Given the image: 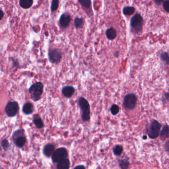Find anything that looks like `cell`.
<instances>
[{
    "mask_svg": "<svg viewBox=\"0 0 169 169\" xmlns=\"http://www.w3.org/2000/svg\"><path fill=\"white\" fill-rule=\"evenodd\" d=\"M144 23V19L140 14H134L131 17L130 21L131 32L135 34H139L142 33Z\"/></svg>",
    "mask_w": 169,
    "mask_h": 169,
    "instance_id": "6da1fadb",
    "label": "cell"
},
{
    "mask_svg": "<svg viewBox=\"0 0 169 169\" xmlns=\"http://www.w3.org/2000/svg\"><path fill=\"white\" fill-rule=\"evenodd\" d=\"M78 104L81 111L82 120L84 122L89 121L90 119V107L87 100L83 97H80Z\"/></svg>",
    "mask_w": 169,
    "mask_h": 169,
    "instance_id": "7a4b0ae2",
    "label": "cell"
},
{
    "mask_svg": "<svg viewBox=\"0 0 169 169\" xmlns=\"http://www.w3.org/2000/svg\"><path fill=\"white\" fill-rule=\"evenodd\" d=\"M161 127V124L158 121L153 119L146 127L148 136L151 139H155L158 137Z\"/></svg>",
    "mask_w": 169,
    "mask_h": 169,
    "instance_id": "3957f363",
    "label": "cell"
},
{
    "mask_svg": "<svg viewBox=\"0 0 169 169\" xmlns=\"http://www.w3.org/2000/svg\"><path fill=\"white\" fill-rule=\"evenodd\" d=\"M44 86L41 82L37 83L32 84L29 89L31 98L34 101H37L41 98Z\"/></svg>",
    "mask_w": 169,
    "mask_h": 169,
    "instance_id": "277c9868",
    "label": "cell"
},
{
    "mask_svg": "<svg viewBox=\"0 0 169 169\" xmlns=\"http://www.w3.org/2000/svg\"><path fill=\"white\" fill-rule=\"evenodd\" d=\"M12 138L14 144L18 148L23 147L26 142V138L24 131L22 129L15 131L12 134Z\"/></svg>",
    "mask_w": 169,
    "mask_h": 169,
    "instance_id": "5b68a950",
    "label": "cell"
},
{
    "mask_svg": "<svg viewBox=\"0 0 169 169\" xmlns=\"http://www.w3.org/2000/svg\"><path fill=\"white\" fill-rule=\"evenodd\" d=\"M137 101L138 98L135 94L133 93L127 94L124 98V106L128 110H133L136 106Z\"/></svg>",
    "mask_w": 169,
    "mask_h": 169,
    "instance_id": "8992f818",
    "label": "cell"
},
{
    "mask_svg": "<svg viewBox=\"0 0 169 169\" xmlns=\"http://www.w3.org/2000/svg\"><path fill=\"white\" fill-rule=\"evenodd\" d=\"M68 152L66 148L60 147L55 150L52 155V160L53 163H58L62 160L67 158Z\"/></svg>",
    "mask_w": 169,
    "mask_h": 169,
    "instance_id": "52a82bcc",
    "label": "cell"
},
{
    "mask_svg": "<svg viewBox=\"0 0 169 169\" xmlns=\"http://www.w3.org/2000/svg\"><path fill=\"white\" fill-rule=\"evenodd\" d=\"M19 106L16 101H9L7 105L5 112L9 117H14L18 113Z\"/></svg>",
    "mask_w": 169,
    "mask_h": 169,
    "instance_id": "ba28073f",
    "label": "cell"
},
{
    "mask_svg": "<svg viewBox=\"0 0 169 169\" xmlns=\"http://www.w3.org/2000/svg\"><path fill=\"white\" fill-rule=\"evenodd\" d=\"M48 56L49 61L53 64H58L62 59V53L56 48L49 51Z\"/></svg>",
    "mask_w": 169,
    "mask_h": 169,
    "instance_id": "9c48e42d",
    "label": "cell"
},
{
    "mask_svg": "<svg viewBox=\"0 0 169 169\" xmlns=\"http://www.w3.org/2000/svg\"><path fill=\"white\" fill-rule=\"evenodd\" d=\"M71 21V17L68 14H63L61 15L59 22L60 27L63 28H66L70 25Z\"/></svg>",
    "mask_w": 169,
    "mask_h": 169,
    "instance_id": "30bf717a",
    "label": "cell"
},
{
    "mask_svg": "<svg viewBox=\"0 0 169 169\" xmlns=\"http://www.w3.org/2000/svg\"><path fill=\"white\" fill-rule=\"evenodd\" d=\"M75 88L71 86H66L62 89V94L66 98H70L75 92Z\"/></svg>",
    "mask_w": 169,
    "mask_h": 169,
    "instance_id": "8fae6325",
    "label": "cell"
},
{
    "mask_svg": "<svg viewBox=\"0 0 169 169\" xmlns=\"http://www.w3.org/2000/svg\"><path fill=\"white\" fill-rule=\"evenodd\" d=\"M55 150V147L53 144H48L44 147L43 154L47 157H51Z\"/></svg>",
    "mask_w": 169,
    "mask_h": 169,
    "instance_id": "7c38bea8",
    "label": "cell"
},
{
    "mask_svg": "<svg viewBox=\"0 0 169 169\" xmlns=\"http://www.w3.org/2000/svg\"><path fill=\"white\" fill-rule=\"evenodd\" d=\"M160 138L162 140H164L166 139H168L169 136V127L168 125H165L160 130L159 134Z\"/></svg>",
    "mask_w": 169,
    "mask_h": 169,
    "instance_id": "4fadbf2b",
    "label": "cell"
},
{
    "mask_svg": "<svg viewBox=\"0 0 169 169\" xmlns=\"http://www.w3.org/2000/svg\"><path fill=\"white\" fill-rule=\"evenodd\" d=\"M57 163V169H70V161L68 159H65Z\"/></svg>",
    "mask_w": 169,
    "mask_h": 169,
    "instance_id": "5bb4252c",
    "label": "cell"
},
{
    "mask_svg": "<svg viewBox=\"0 0 169 169\" xmlns=\"http://www.w3.org/2000/svg\"><path fill=\"white\" fill-rule=\"evenodd\" d=\"M34 107L31 103H26L23 107V111L26 115H29L33 113Z\"/></svg>",
    "mask_w": 169,
    "mask_h": 169,
    "instance_id": "9a60e30c",
    "label": "cell"
},
{
    "mask_svg": "<svg viewBox=\"0 0 169 169\" xmlns=\"http://www.w3.org/2000/svg\"><path fill=\"white\" fill-rule=\"evenodd\" d=\"M106 36L107 38L110 40H113L116 38L117 31L115 30V28H114L113 27H110L109 29H108L106 31Z\"/></svg>",
    "mask_w": 169,
    "mask_h": 169,
    "instance_id": "2e32d148",
    "label": "cell"
},
{
    "mask_svg": "<svg viewBox=\"0 0 169 169\" xmlns=\"http://www.w3.org/2000/svg\"><path fill=\"white\" fill-rule=\"evenodd\" d=\"M33 120L35 126L37 128H42L43 127H44V123L42 120L41 119L39 116L37 114H35L33 116Z\"/></svg>",
    "mask_w": 169,
    "mask_h": 169,
    "instance_id": "e0dca14e",
    "label": "cell"
},
{
    "mask_svg": "<svg viewBox=\"0 0 169 169\" xmlns=\"http://www.w3.org/2000/svg\"><path fill=\"white\" fill-rule=\"evenodd\" d=\"M135 11V9L133 6H125L122 9V13L126 16L133 15Z\"/></svg>",
    "mask_w": 169,
    "mask_h": 169,
    "instance_id": "ac0fdd59",
    "label": "cell"
},
{
    "mask_svg": "<svg viewBox=\"0 0 169 169\" xmlns=\"http://www.w3.org/2000/svg\"><path fill=\"white\" fill-rule=\"evenodd\" d=\"M130 166V162L128 158H124L119 160V166L121 169H128Z\"/></svg>",
    "mask_w": 169,
    "mask_h": 169,
    "instance_id": "d6986e66",
    "label": "cell"
},
{
    "mask_svg": "<svg viewBox=\"0 0 169 169\" xmlns=\"http://www.w3.org/2000/svg\"><path fill=\"white\" fill-rule=\"evenodd\" d=\"M33 4V0H20V5L24 9H28Z\"/></svg>",
    "mask_w": 169,
    "mask_h": 169,
    "instance_id": "ffe728a7",
    "label": "cell"
},
{
    "mask_svg": "<svg viewBox=\"0 0 169 169\" xmlns=\"http://www.w3.org/2000/svg\"><path fill=\"white\" fill-rule=\"evenodd\" d=\"M160 59L162 62L166 64V65L169 64V54L167 52H163L160 54Z\"/></svg>",
    "mask_w": 169,
    "mask_h": 169,
    "instance_id": "44dd1931",
    "label": "cell"
},
{
    "mask_svg": "<svg viewBox=\"0 0 169 169\" xmlns=\"http://www.w3.org/2000/svg\"><path fill=\"white\" fill-rule=\"evenodd\" d=\"M84 23V20L83 17H76L74 20V27L76 28H80L83 25Z\"/></svg>",
    "mask_w": 169,
    "mask_h": 169,
    "instance_id": "7402d4cb",
    "label": "cell"
},
{
    "mask_svg": "<svg viewBox=\"0 0 169 169\" xmlns=\"http://www.w3.org/2000/svg\"><path fill=\"white\" fill-rule=\"evenodd\" d=\"M123 147L122 145H116L114 147L113 149V152L114 154L116 156L121 155V154L123 152Z\"/></svg>",
    "mask_w": 169,
    "mask_h": 169,
    "instance_id": "603a6c76",
    "label": "cell"
},
{
    "mask_svg": "<svg viewBox=\"0 0 169 169\" xmlns=\"http://www.w3.org/2000/svg\"><path fill=\"white\" fill-rule=\"evenodd\" d=\"M78 1L82 6L86 9H89L91 5V0H78Z\"/></svg>",
    "mask_w": 169,
    "mask_h": 169,
    "instance_id": "cb8c5ba5",
    "label": "cell"
},
{
    "mask_svg": "<svg viewBox=\"0 0 169 169\" xmlns=\"http://www.w3.org/2000/svg\"><path fill=\"white\" fill-rule=\"evenodd\" d=\"M111 113L113 115H116L118 114L119 112V107L118 105L117 104H113L112 106V107H111L110 109Z\"/></svg>",
    "mask_w": 169,
    "mask_h": 169,
    "instance_id": "d4e9b609",
    "label": "cell"
},
{
    "mask_svg": "<svg viewBox=\"0 0 169 169\" xmlns=\"http://www.w3.org/2000/svg\"><path fill=\"white\" fill-rule=\"evenodd\" d=\"M59 0H53L51 5V11L52 12L55 11L59 7Z\"/></svg>",
    "mask_w": 169,
    "mask_h": 169,
    "instance_id": "484cf974",
    "label": "cell"
},
{
    "mask_svg": "<svg viewBox=\"0 0 169 169\" xmlns=\"http://www.w3.org/2000/svg\"><path fill=\"white\" fill-rule=\"evenodd\" d=\"M2 147L5 151H7L9 148V144L7 139H4L2 142Z\"/></svg>",
    "mask_w": 169,
    "mask_h": 169,
    "instance_id": "4316f807",
    "label": "cell"
},
{
    "mask_svg": "<svg viewBox=\"0 0 169 169\" xmlns=\"http://www.w3.org/2000/svg\"><path fill=\"white\" fill-rule=\"evenodd\" d=\"M169 93L168 92H165L162 97L161 100L163 104H164L169 101Z\"/></svg>",
    "mask_w": 169,
    "mask_h": 169,
    "instance_id": "83f0119b",
    "label": "cell"
},
{
    "mask_svg": "<svg viewBox=\"0 0 169 169\" xmlns=\"http://www.w3.org/2000/svg\"><path fill=\"white\" fill-rule=\"evenodd\" d=\"M169 0H165L163 3V7L165 12H169Z\"/></svg>",
    "mask_w": 169,
    "mask_h": 169,
    "instance_id": "f1b7e54d",
    "label": "cell"
},
{
    "mask_svg": "<svg viewBox=\"0 0 169 169\" xmlns=\"http://www.w3.org/2000/svg\"><path fill=\"white\" fill-rule=\"evenodd\" d=\"M164 1V0H154V3L156 5L160 6V5H161V4L163 3Z\"/></svg>",
    "mask_w": 169,
    "mask_h": 169,
    "instance_id": "f546056e",
    "label": "cell"
},
{
    "mask_svg": "<svg viewBox=\"0 0 169 169\" xmlns=\"http://www.w3.org/2000/svg\"><path fill=\"white\" fill-rule=\"evenodd\" d=\"M73 169H86V168H85V166L83 165H79L76 166Z\"/></svg>",
    "mask_w": 169,
    "mask_h": 169,
    "instance_id": "4dcf8cb0",
    "label": "cell"
},
{
    "mask_svg": "<svg viewBox=\"0 0 169 169\" xmlns=\"http://www.w3.org/2000/svg\"><path fill=\"white\" fill-rule=\"evenodd\" d=\"M169 140H168L167 142L165 143V150L167 151L168 152H169Z\"/></svg>",
    "mask_w": 169,
    "mask_h": 169,
    "instance_id": "1f68e13d",
    "label": "cell"
},
{
    "mask_svg": "<svg viewBox=\"0 0 169 169\" xmlns=\"http://www.w3.org/2000/svg\"><path fill=\"white\" fill-rule=\"evenodd\" d=\"M4 17V13L2 10L0 9V20H1Z\"/></svg>",
    "mask_w": 169,
    "mask_h": 169,
    "instance_id": "d6a6232c",
    "label": "cell"
},
{
    "mask_svg": "<svg viewBox=\"0 0 169 169\" xmlns=\"http://www.w3.org/2000/svg\"><path fill=\"white\" fill-rule=\"evenodd\" d=\"M147 138V136H145V135H144V136H143V139H144V140H145V139H146Z\"/></svg>",
    "mask_w": 169,
    "mask_h": 169,
    "instance_id": "836d02e7",
    "label": "cell"
}]
</instances>
